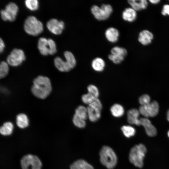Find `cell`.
<instances>
[{
	"label": "cell",
	"instance_id": "obj_30",
	"mask_svg": "<svg viewBox=\"0 0 169 169\" xmlns=\"http://www.w3.org/2000/svg\"><path fill=\"white\" fill-rule=\"evenodd\" d=\"M72 121L74 124L79 128H84L86 125L85 120L79 118L74 114L73 116Z\"/></svg>",
	"mask_w": 169,
	"mask_h": 169
},
{
	"label": "cell",
	"instance_id": "obj_8",
	"mask_svg": "<svg viewBox=\"0 0 169 169\" xmlns=\"http://www.w3.org/2000/svg\"><path fill=\"white\" fill-rule=\"evenodd\" d=\"M25 59V56L23 51L20 49H14L7 58L8 64L13 67L20 65Z\"/></svg>",
	"mask_w": 169,
	"mask_h": 169
},
{
	"label": "cell",
	"instance_id": "obj_4",
	"mask_svg": "<svg viewBox=\"0 0 169 169\" xmlns=\"http://www.w3.org/2000/svg\"><path fill=\"white\" fill-rule=\"evenodd\" d=\"M24 28L28 34L36 36L43 32V26L42 23L35 16H29L25 20Z\"/></svg>",
	"mask_w": 169,
	"mask_h": 169
},
{
	"label": "cell",
	"instance_id": "obj_29",
	"mask_svg": "<svg viewBox=\"0 0 169 169\" xmlns=\"http://www.w3.org/2000/svg\"><path fill=\"white\" fill-rule=\"evenodd\" d=\"M64 55L66 60L69 62L73 69L76 64V60L74 55L71 52L66 51L64 53Z\"/></svg>",
	"mask_w": 169,
	"mask_h": 169
},
{
	"label": "cell",
	"instance_id": "obj_36",
	"mask_svg": "<svg viewBox=\"0 0 169 169\" xmlns=\"http://www.w3.org/2000/svg\"><path fill=\"white\" fill-rule=\"evenodd\" d=\"M89 105L92 106L100 110H101L102 108L101 102L98 98H96Z\"/></svg>",
	"mask_w": 169,
	"mask_h": 169
},
{
	"label": "cell",
	"instance_id": "obj_1",
	"mask_svg": "<svg viewBox=\"0 0 169 169\" xmlns=\"http://www.w3.org/2000/svg\"><path fill=\"white\" fill-rule=\"evenodd\" d=\"M52 91L51 82L47 77L39 75L34 79L31 91L37 98L45 99L49 95Z\"/></svg>",
	"mask_w": 169,
	"mask_h": 169
},
{
	"label": "cell",
	"instance_id": "obj_20",
	"mask_svg": "<svg viewBox=\"0 0 169 169\" xmlns=\"http://www.w3.org/2000/svg\"><path fill=\"white\" fill-rule=\"evenodd\" d=\"M16 123L20 128L23 129L29 125V120L25 114L21 113L18 114L16 117Z\"/></svg>",
	"mask_w": 169,
	"mask_h": 169
},
{
	"label": "cell",
	"instance_id": "obj_18",
	"mask_svg": "<svg viewBox=\"0 0 169 169\" xmlns=\"http://www.w3.org/2000/svg\"><path fill=\"white\" fill-rule=\"evenodd\" d=\"M128 3L132 8L136 11H139L146 9L148 4L146 0H129Z\"/></svg>",
	"mask_w": 169,
	"mask_h": 169
},
{
	"label": "cell",
	"instance_id": "obj_9",
	"mask_svg": "<svg viewBox=\"0 0 169 169\" xmlns=\"http://www.w3.org/2000/svg\"><path fill=\"white\" fill-rule=\"evenodd\" d=\"M18 8L13 2H10L6 6L4 9L1 10L2 19L4 21L13 22L16 19Z\"/></svg>",
	"mask_w": 169,
	"mask_h": 169
},
{
	"label": "cell",
	"instance_id": "obj_19",
	"mask_svg": "<svg viewBox=\"0 0 169 169\" xmlns=\"http://www.w3.org/2000/svg\"><path fill=\"white\" fill-rule=\"evenodd\" d=\"M136 17V11L131 8H125L122 13V18L123 20L129 22L134 21Z\"/></svg>",
	"mask_w": 169,
	"mask_h": 169
},
{
	"label": "cell",
	"instance_id": "obj_41",
	"mask_svg": "<svg viewBox=\"0 0 169 169\" xmlns=\"http://www.w3.org/2000/svg\"><path fill=\"white\" fill-rule=\"evenodd\" d=\"M167 135L168 137H169V131H168L167 132Z\"/></svg>",
	"mask_w": 169,
	"mask_h": 169
},
{
	"label": "cell",
	"instance_id": "obj_22",
	"mask_svg": "<svg viewBox=\"0 0 169 169\" xmlns=\"http://www.w3.org/2000/svg\"><path fill=\"white\" fill-rule=\"evenodd\" d=\"M105 65V63L104 60L99 57H97L94 59L91 63V66L93 69L98 72L103 71Z\"/></svg>",
	"mask_w": 169,
	"mask_h": 169
},
{
	"label": "cell",
	"instance_id": "obj_7",
	"mask_svg": "<svg viewBox=\"0 0 169 169\" xmlns=\"http://www.w3.org/2000/svg\"><path fill=\"white\" fill-rule=\"evenodd\" d=\"M22 169H41L42 162L36 156L28 154L24 156L21 160Z\"/></svg>",
	"mask_w": 169,
	"mask_h": 169
},
{
	"label": "cell",
	"instance_id": "obj_10",
	"mask_svg": "<svg viewBox=\"0 0 169 169\" xmlns=\"http://www.w3.org/2000/svg\"><path fill=\"white\" fill-rule=\"evenodd\" d=\"M159 111V104L155 101L146 105H141L139 110L140 113L146 118L155 116L158 114Z\"/></svg>",
	"mask_w": 169,
	"mask_h": 169
},
{
	"label": "cell",
	"instance_id": "obj_14",
	"mask_svg": "<svg viewBox=\"0 0 169 169\" xmlns=\"http://www.w3.org/2000/svg\"><path fill=\"white\" fill-rule=\"evenodd\" d=\"M139 112L136 109H131L127 112V120L128 122L131 124H135L137 125H140V119H139Z\"/></svg>",
	"mask_w": 169,
	"mask_h": 169
},
{
	"label": "cell",
	"instance_id": "obj_13",
	"mask_svg": "<svg viewBox=\"0 0 169 169\" xmlns=\"http://www.w3.org/2000/svg\"><path fill=\"white\" fill-rule=\"evenodd\" d=\"M54 63L57 69L62 72H68L73 69L67 60L64 61L59 57L54 59Z\"/></svg>",
	"mask_w": 169,
	"mask_h": 169
},
{
	"label": "cell",
	"instance_id": "obj_21",
	"mask_svg": "<svg viewBox=\"0 0 169 169\" xmlns=\"http://www.w3.org/2000/svg\"><path fill=\"white\" fill-rule=\"evenodd\" d=\"M70 169H94L93 167L85 161L80 159L74 162L70 166Z\"/></svg>",
	"mask_w": 169,
	"mask_h": 169
},
{
	"label": "cell",
	"instance_id": "obj_3",
	"mask_svg": "<svg viewBox=\"0 0 169 169\" xmlns=\"http://www.w3.org/2000/svg\"><path fill=\"white\" fill-rule=\"evenodd\" d=\"M100 155L101 163L109 169H112L116 165L117 156L113 150L110 147L104 146L101 149Z\"/></svg>",
	"mask_w": 169,
	"mask_h": 169
},
{
	"label": "cell",
	"instance_id": "obj_11",
	"mask_svg": "<svg viewBox=\"0 0 169 169\" xmlns=\"http://www.w3.org/2000/svg\"><path fill=\"white\" fill-rule=\"evenodd\" d=\"M46 26L51 33L56 35L61 34L65 27L64 22L55 18H52L47 23Z\"/></svg>",
	"mask_w": 169,
	"mask_h": 169
},
{
	"label": "cell",
	"instance_id": "obj_39",
	"mask_svg": "<svg viewBox=\"0 0 169 169\" xmlns=\"http://www.w3.org/2000/svg\"><path fill=\"white\" fill-rule=\"evenodd\" d=\"M149 1L151 3L154 4H157L160 2L159 0H150Z\"/></svg>",
	"mask_w": 169,
	"mask_h": 169
},
{
	"label": "cell",
	"instance_id": "obj_12",
	"mask_svg": "<svg viewBox=\"0 0 169 169\" xmlns=\"http://www.w3.org/2000/svg\"><path fill=\"white\" fill-rule=\"evenodd\" d=\"M141 124L145 129L147 134L151 137L156 136L157 134V130L155 127L153 125L149 119L147 118L140 119Z\"/></svg>",
	"mask_w": 169,
	"mask_h": 169
},
{
	"label": "cell",
	"instance_id": "obj_17",
	"mask_svg": "<svg viewBox=\"0 0 169 169\" xmlns=\"http://www.w3.org/2000/svg\"><path fill=\"white\" fill-rule=\"evenodd\" d=\"M105 35L107 39L110 42L115 43L117 41L119 35L118 30L114 27H110L105 31Z\"/></svg>",
	"mask_w": 169,
	"mask_h": 169
},
{
	"label": "cell",
	"instance_id": "obj_38",
	"mask_svg": "<svg viewBox=\"0 0 169 169\" xmlns=\"http://www.w3.org/2000/svg\"><path fill=\"white\" fill-rule=\"evenodd\" d=\"M5 47V44L3 40L0 38V53H1L3 51Z\"/></svg>",
	"mask_w": 169,
	"mask_h": 169
},
{
	"label": "cell",
	"instance_id": "obj_32",
	"mask_svg": "<svg viewBox=\"0 0 169 169\" xmlns=\"http://www.w3.org/2000/svg\"><path fill=\"white\" fill-rule=\"evenodd\" d=\"M96 98L93 95L88 92L82 95L81 96L82 101L84 104L88 105L91 103Z\"/></svg>",
	"mask_w": 169,
	"mask_h": 169
},
{
	"label": "cell",
	"instance_id": "obj_34",
	"mask_svg": "<svg viewBox=\"0 0 169 169\" xmlns=\"http://www.w3.org/2000/svg\"><path fill=\"white\" fill-rule=\"evenodd\" d=\"M108 58L115 64H118L121 63L124 59V57L117 55L110 54Z\"/></svg>",
	"mask_w": 169,
	"mask_h": 169
},
{
	"label": "cell",
	"instance_id": "obj_35",
	"mask_svg": "<svg viewBox=\"0 0 169 169\" xmlns=\"http://www.w3.org/2000/svg\"><path fill=\"white\" fill-rule=\"evenodd\" d=\"M151 101L150 97L147 94H144L141 96L139 98V103L141 105H146L150 103Z\"/></svg>",
	"mask_w": 169,
	"mask_h": 169
},
{
	"label": "cell",
	"instance_id": "obj_6",
	"mask_svg": "<svg viewBox=\"0 0 169 169\" xmlns=\"http://www.w3.org/2000/svg\"><path fill=\"white\" fill-rule=\"evenodd\" d=\"M112 6L109 4H103L100 7L96 5H93L91 11L95 18L100 21L107 19L113 12Z\"/></svg>",
	"mask_w": 169,
	"mask_h": 169
},
{
	"label": "cell",
	"instance_id": "obj_28",
	"mask_svg": "<svg viewBox=\"0 0 169 169\" xmlns=\"http://www.w3.org/2000/svg\"><path fill=\"white\" fill-rule=\"evenodd\" d=\"M9 71V67L8 63L2 61L0 64V78L3 79L8 75Z\"/></svg>",
	"mask_w": 169,
	"mask_h": 169
},
{
	"label": "cell",
	"instance_id": "obj_15",
	"mask_svg": "<svg viewBox=\"0 0 169 169\" xmlns=\"http://www.w3.org/2000/svg\"><path fill=\"white\" fill-rule=\"evenodd\" d=\"M153 38V35L151 32L144 30L140 33L138 40L142 45H147L151 43Z\"/></svg>",
	"mask_w": 169,
	"mask_h": 169
},
{
	"label": "cell",
	"instance_id": "obj_5",
	"mask_svg": "<svg viewBox=\"0 0 169 169\" xmlns=\"http://www.w3.org/2000/svg\"><path fill=\"white\" fill-rule=\"evenodd\" d=\"M38 47L41 54L44 56L53 55L57 52L55 43L51 38H40L38 41Z\"/></svg>",
	"mask_w": 169,
	"mask_h": 169
},
{
	"label": "cell",
	"instance_id": "obj_2",
	"mask_svg": "<svg viewBox=\"0 0 169 169\" xmlns=\"http://www.w3.org/2000/svg\"><path fill=\"white\" fill-rule=\"evenodd\" d=\"M146 151V147L142 144L135 146L130 150L129 155L130 161L136 166L142 168Z\"/></svg>",
	"mask_w": 169,
	"mask_h": 169
},
{
	"label": "cell",
	"instance_id": "obj_16",
	"mask_svg": "<svg viewBox=\"0 0 169 169\" xmlns=\"http://www.w3.org/2000/svg\"><path fill=\"white\" fill-rule=\"evenodd\" d=\"M87 108L88 118L91 121L95 122L100 119L101 110L90 105H88Z\"/></svg>",
	"mask_w": 169,
	"mask_h": 169
},
{
	"label": "cell",
	"instance_id": "obj_26",
	"mask_svg": "<svg viewBox=\"0 0 169 169\" xmlns=\"http://www.w3.org/2000/svg\"><path fill=\"white\" fill-rule=\"evenodd\" d=\"M124 136L128 138L134 136L136 133V130L133 127L130 125H123L121 127Z\"/></svg>",
	"mask_w": 169,
	"mask_h": 169
},
{
	"label": "cell",
	"instance_id": "obj_23",
	"mask_svg": "<svg viewBox=\"0 0 169 169\" xmlns=\"http://www.w3.org/2000/svg\"><path fill=\"white\" fill-rule=\"evenodd\" d=\"M110 111L112 115L116 118L122 116L124 113V109L121 105L116 103L112 105L110 108Z\"/></svg>",
	"mask_w": 169,
	"mask_h": 169
},
{
	"label": "cell",
	"instance_id": "obj_31",
	"mask_svg": "<svg viewBox=\"0 0 169 169\" xmlns=\"http://www.w3.org/2000/svg\"><path fill=\"white\" fill-rule=\"evenodd\" d=\"M25 4L27 8L32 11L37 10L38 7V2L37 0H26Z\"/></svg>",
	"mask_w": 169,
	"mask_h": 169
},
{
	"label": "cell",
	"instance_id": "obj_27",
	"mask_svg": "<svg viewBox=\"0 0 169 169\" xmlns=\"http://www.w3.org/2000/svg\"><path fill=\"white\" fill-rule=\"evenodd\" d=\"M111 54L125 57L127 54L126 50L124 48L115 46L111 50Z\"/></svg>",
	"mask_w": 169,
	"mask_h": 169
},
{
	"label": "cell",
	"instance_id": "obj_25",
	"mask_svg": "<svg viewBox=\"0 0 169 169\" xmlns=\"http://www.w3.org/2000/svg\"><path fill=\"white\" fill-rule=\"evenodd\" d=\"M74 115L86 120L88 118L87 107L82 105H79L75 110Z\"/></svg>",
	"mask_w": 169,
	"mask_h": 169
},
{
	"label": "cell",
	"instance_id": "obj_37",
	"mask_svg": "<svg viewBox=\"0 0 169 169\" xmlns=\"http://www.w3.org/2000/svg\"><path fill=\"white\" fill-rule=\"evenodd\" d=\"M161 13L163 16H169V5L165 4L163 6Z\"/></svg>",
	"mask_w": 169,
	"mask_h": 169
},
{
	"label": "cell",
	"instance_id": "obj_33",
	"mask_svg": "<svg viewBox=\"0 0 169 169\" xmlns=\"http://www.w3.org/2000/svg\"><path fill=\"white\" fill-rule=\"evenodd\" d=\"M88 93L91 94L96 98H98L99 92L98 88L93 84L89 85L87 88Z\"/></svg>",
	"mask_w": 169,
	"mask_h": 169
},
{
	"label": "cell",
	"instance_id": "obj_40",
	"mask_svg": "<svg viewBox=\"0 0 169 169\" xmlns=\"http://www.w3.org/2000/svg\"><path fill=\"white\" fill-rule=\"evenodd\" d=\"M167 120L169 121V110L167 111Z\"/></svg>",
	"mask_w": 169,
	"mask_h": 169
},
{
	"label": "cell",
	"instance_id": "obj_24",
	"mask_svg": "<svg viewBox=\"0 0 169 169\" xmlns=\"http://www.w3.org/2000/svg\"><path fill=\"white\" fill-rule=\"evenodd\" d=\"M13 125L10 122H5L0 128V133L3 136H9L11 135L13 131Z\"/></svg>",
	"mask_w": 169,
	"mask_h": 169
}]
</instances>
